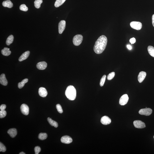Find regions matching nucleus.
<instances>
[{
	"label": "nucleus",
	"instance_id": "17",
	"mask_svg": "<svg viewBox=\"0 0 154 154\" xmlns=\"http://www.w3.org/2000/svg\"><path fill=\"white\" fill-rule=\"evenodd\" d=\"M30 53V51H29L25 52L20 57L19 59V61H22L23 60L26 59L29 56Z\"/></svg>",
	"mask_w": 154,
	"mask_h": 154
},
{
	"label": "nucleus",
	"instance_id": "23",
	"mask_svg": "<svg viewBox=\"0 0 154 154\" xmlns=\"http://www.w3.org/2000/svg\"><path fill=\"white\" fill-rule=\"evenodd\" d=\"M148 50L149 54L154 58V48L151 46H149L148 48Z\"/></svg>",
	"mask_w": 154,
	"mask_h": 154
},
{
	"label": "nucleus",
	"instance_id": "28",
	"mask_svg": "<svg viewBox=\"0 0 154 154\" xmlns=\"http://www.w3.org/2000/svg\"><path fill=\"white\" fill-rule=\"evenodd\" d=\"M115 73L114 72H112L108 75L107 77V79L108 80H111L113 79L115 77Z\"/></svg>",
	"mask_w": 154,
	"mask_h": 154
},
{
	"label": "nucleus",
	"instance_id": "33",
	"mask_svg": "<svg viewBox=\"0 0 154 154\" xmlns=\"http://www.w3.org/2000/svg\"><path fill=\"white\" fill-rule=\"evenodd\" d=\"M34 150L35 154H38L41 152V149L39 147L37 146L35 147Z\"/></svg>",
	"mask_w": 154,
	"mask_h": 154
},
{
	"label": "nucleus",
	"instance_id": "12",
	"mask_svg": "<svg viewBox=\"0 0 154 154\" xmlns=\"http://www.w3.org/2000/svg\"><path fill=\"white\" fill-rule=\"evenodd\" d=\"M38 92L40 96L42 97H45L48 95V92L46 89L43 87L39 88Z\"/></svg>",
	"mask_w": 154,
	"mask_h": 154
},
{
	"label": "nucleus",
	"instance_id": "38",
	"mask_svg": "<svg viewBox=\"0 0 154 154\" xmlns=\"http://www.w3.org/2000/svg\"><path fill=\"white\" fill-rule=\"evenodd\" d=\"M25 154V153H24V152H20V153H19V154Z\"/></svg>",
	"mask_w": 154,
	"mask_h": 154
},
{
	"label": "nucleus",
	"instance_id": "37",
	"mask_svg": "<svg viewBox=\"0 0 154 154\" xmlns=\"http://www.w3.org/2000/svg\"><path fill=\"white\" fill-rule=\"evenodd\" d=\"M127 48L129 50H131L132 49V47L130 45H128L127 46Z\"/></svg>",
	"mask_w": 154,
	"mask_h": 154
},
{
	"label": "nucleus",
	"instance_id": "26",
	"mask_svg": "<svg viewBox=\"0 0 154 154\" xmlns=\"http://www.w3.org/2000/svg\"><path fill=\"white\" fill-rule=\"evenodd\" d=\"M48 135L46 133H41L38 135V138L41 140H44L47 138Z\"/></svg>",
	"mask_w": 154,
	"mask_h": 154
},
{
	"label": "nucleus",
	"instance_id": "31",
	"mask_svg": "<svg viewBox=\"0 0 154 154\" xmlns=\"http://www.w3.org/2000/svg\"><path fill=\"white\" fill-rule=\"evenodd\" d=\"M6 151V148L5 145L0 142V152H4Z\"/></svg>",
	"mask_w": 154,
	"mask_h": 154
},
{
	"label": "nucleus",
	"instance_id": "10",
	"mask_svg": "<svg viewBox=\"0 0 154 154\" xmlns=\"http://www.w3.org/2000/svg\"><path fill=\"white\" fill-rule=\"evenodd\" d=\"M61 141L63 143L69 144L72 142L73 140L71 137L68 135H65L62 137Z\"/></svg>",
	"mask_w": 154,
	"mask_h": 154
},
{
	"label": "nucleus",
	"instance_id": "30",
	"mask_svg": "<svg viewBox=\"0 0 154 154\" xmlns=\"http://www.w3.org/2000/svg\"><path fill=\"white\" fill-rule=\"evenodd\" d=\"M6 112L5 110H1L0 111V118H2L5 117L6 115Z\"/></svg>",
	"mask_w": 154,
	"mask_h": 154
},
{
	"label": "nucleus",
	"instance_id": "4",
	"mask_svg": "<svg viewBox=\"0 0 154 154\" xmlns=\"http://www.w3.org/2000/svg\"><path fill=\"white\" fill-rule=\"evenodd\" d=\"M130 26L133 29L139 30L142 29V24L140 22L133 21L130 23Z\"/></svg>",
	"mask_w": 154,
	"mask_h": 154
},
{
	"label": "nucleus",
	"instance_id": "29",
	"mask_svg": "<svg viewBox=\"0 0 154 154\" xmlns=\"http://www.w3.org/2000/svg\"><path fill=\"white\" fill-rule=\"evenodd\" d=\"M19 9L21 10L25 11H27L28 10V8L24 4L21 5L20 6Z\"/></svg>",
	"mask_w": 154,
	"mask_h": 154
},
{
	"label": "nucleus",
	"instance_id": "21",
	"mask_svg": "<svg viewBox=\"0 0 154 154\" xmlns=\"http://www.w3.org/2000/svg\"><path fill=\"white\" fill-rule=\"evenodd\" d=\"M14 39V37L12 35H10L7 39L6 42V44L8 46H9L13 42Z\"/></svg>",
	"mask_w": 154,
	"mask_h": 154
},
{
	"label": "nucleus",
	"instance_id": "13",
	"mask_svg": "<svg viewBox=\"0 0 154 154\" xmlns=\"http://www.w3.org/2000/svg\"><path fill=\"white\" fill-rule=\"evenodd\" d=\"M47 66V64L45 61L40 62L37 65V67L38 69L40 70H44Z\"/></svg>",
	"mask_w": 154,
	"mask_h": 154
},
{
	"label": "nucleus",
	"instance_id": "35",
	"mask_svg": "<svg viewBox=\"0 0 154 154\" xmlns=\"http://www.w3.org/2000/svg\"><path fill=\"white\" fill-rule=\"evenodd\" d=\"M6 108V106L5 105H2L0 106V109L1 110H5Z\"/></svg>",
	"mask_w": 154,
	"mask_h": 154
},
{
	"label": "nucleus",
	"instance_id": "39",
	"mask_svg": "<svg viewBox=\"0 0 154 154\" xmlns=\"http://www.w3.org/2000/svg\"></svg>",
	"mask_w": 154,
	"mask_h": 154
},
{
	"label": "nucleus",
	"instance_id": "2",
	"mask_svg": "<svg viewBox=\"0 0 154 154\" xmlns=\"http://www.w3.org/2000/svg\"><path fill=\"white\" fill-rule=\"evenodd\" d=\"M65 95L69 100H75L76 96V91L74 87L72 85L68 87L65 92Z\"/></svg>",
	"mask_w": 154,
	"mask_h": 154
},
{
	"label": "nucleus",
	"instance_id": "24",
	"mask_svg": "<svg viewBox=\"0 0 154 154\" xmlns=\"http://www.w3.org/2000/svg\"><path fill=\"white\" fill-rule=\"evenodd\" d=\"M28 80L27 78H26L23 79L21 82H20L18 84V87L20 89L22 88L24 86V85L28 81Z\"/></svg>",
	"mask_w": 154,
	"mask_h": 154
},
{
	"label": "nucleus",
	"instance_id": "6",
	"mask_svg": "<svg viewBox=\"0 0 154 154\" xmlns=\"http://www.w3.org/2000/svg\"><path fill=\"white\" fill-rule=\"evenodd\" d=\"M128 100L129 97L128 95L125 94L123 95L120 97L119 100L120 104L122 106H124L126 105L128 103Z\"/></svg>",
	"mask_w": 154,
	"mask_h": 154
},
{
	"label": "nucleus",
	"instance_id": "15",
	"mask_svg": "<svg viewBox=\"0 0 154 154\" xmlns=\"http://www.w3.org/2000/svg\"><path fill=\"white\" fill-rule=\"evenodd\" d=\"M0 83L1 84L4 86H6L8 85V82L6 79L5 75L4 74H2L0 75Z\"/></svg>",
	"mask_w": 154,
	"mask_h": 154
},
{
	"label": "nucleus",
	"instance_id": "5",
	"mask_svg": "<svg viewBox=\"0 0 154 154\" xmlns=\"http://www.w3.org/2000/svg\"><path fill=\"white\" fill-rule=\"evenodd\" d=\"M152 112V110L151 109L146 108L140 109L139 112V113L141 115L148 116L151 114Z\"/></svg>",
	"mask_w": 154,
	"mask_h": 154
},
{
	"label": "nucleus",
	"instance_id": "9",
	"mask_svg": "<svg viewBox=\"0 0 154 154\" xmlns=\"http://www.w3.org/2000/svg\"><path fill=\"white\" fill-rule=\"evenodd\" d=\"M133 124L134 126L137 128H143L145 127V123L140 120H135Z\"/></svg>",
	"mask_w": 154,
	"mask_h": 154
},
{
	"label": "nucleus",
	"instance_id": "25",
	"mask_svg": "<svg viewBox=\"0 0 154 154\" xmlns=\"http://www.w3.org/2000/svg\"><path fill=\"white\" fill-rule=\"evenodd\" d=\"M42 2V0H36L34 2L35 7L38 9L40 7L41 5Z\"/></svg>",
	"mask_w": 154,
	"mask_h": 154
},
{
	"label": "nucleus",
	"instance_id": "16",
	"mask_svg": "<svg viewBox=\"0 0 154 154\" xmlns=\"http://www.w3.org/2000/svg\"><path fill=\"white\" fill-rule=\"evenodd\" d=\"M8 133L11 138H14L17 135V130L16 128H11L8 130Z\"/></svg>",
	"mask_w": 154,
	"mask_h": 154
},
{
	"label": "nucleus",
	"instance_id": "22",
	"mask_svg": "<svg viewBox=\"0 0 154 154\" xmlns=\"http://www.w3.org/2000/svg\"><path fill=\"white\" fill-rule=\"evenodd\" d=\"M66 0H56L55 4V6L56 8L59 7L64 3Z\"/></svg>",
	"mask_w": 154,
	"mask_h": 154
},
{
	"label": "nucleus",
	"instance_id": "11",
	"mask_svg": "<svg viewBox=\"0 0 154 154\" xmlns=\"http://www.w3.org/2000/svg\"><path fill=\"white\" fill-rule=\"evenodd\" d=\"M100 122L102 124L104 125L110 124L111 122V120L107 116H104L101 118Z\"/></svg>",
	"mask_w": 154,
	"mask_h": 154
},
{
	"label": "nucleus",
	"instance_id": "27",
	"mask_svg": "<svg viewBox=\"0 0 154 154\" xmlns=\"http://www.w3.org/2000/svg\"><path fill=\"white\" fill-rule=\"evenodd\" d=\"M106 75H104L103 77H102L101 80H100V85L101 87H103L104 85L105 80H106Z\"/></svg>",
	"mask_w": 154,
	"mask_h": 154
},
{
	"label": "nucleus",
	"instance_id": "20",
	"mask_svg": "<svg viewBox=\"0 0 154 154\" xmlns=\"http://www.w3.org/2000/svg\"><path fill=\"white\" fill-rule=\"evenodd\" d=\"M48 121L51 126H54L55 128H57L58 126V124L56 121H54L50 118H48Z\"/></svg>",
	"mask_w": 154,
	"mask_h": 154
},
{
	"label": "nucleus",
	"instance_id": "14",
	"mask_svg": "<svg viewBox=\"0 0 154 154\" xmlns=\"http://www.w3.org/2000/svg\"><path fill=\"white\" fill-rule=\"evenodd\" d=\"M146 73L144 71H141L139 73L138 76V80L139 82L141 83L146 77Z\"/></svg>",
	"mask_w": 154,
	"mask_h": 154
},
{
	"label": "nucleus",
	"instance_id": "7",
	"mask_svg": "<svg viewBox=\"0 0 154 154\" xmlns=\"http://www.w3.org/2000/svg\"><path fill=\"white\" fill-rule=\"evenodd\" d=\"M66 26V21L62 20L58 24V32L59 34H61L65 29Z\"/></svg>",
	"mask_w": 154,
	"mask_h": 154
},
{
	"label": "nucleus",
	"instance_id": "19",
	"mask_svg": "<svg viewBox=\"0 0 154 154\" xmlns=\"http://www.w3.org/2000/svg\"><path fill=\"white\" fill-rule=\"evenodd\" d=\"M1 53L2 54L5 56H8L11 54V51L10 50V48H5L1 50Z\"/></svg>",
	"mask_w": 154,
	"mask_h": 154
},
{
	"label": "nucleus",
	"instance_id": "3",
	"mask_svg": "<svg viewBox=\"0 0 154 154\" xmlns=\"http://www.w3.org/2000/svg\"><path fill=\"white\" fill-rule=\"evenodd\" d=\"M83 36L81 35H77L73 38V42L75 46H78L81 44L83 40Z\"/></svg>",
	"mask_w": 154,
	"mask_h": 154
},
{
	"label": "nucleus",
	"instance_id": "34",
	"mask_svg": "<svg viewBox=\"0 0 154 154\" xmlns=\"http://www.w3.org/2000/svg\"><path fill=\"white\" fill-rule=\"evenodd\" d=\"M136 41V40H135V38H132L130 40V42L131 44H133L135 43Z\"/></svg>",
	"mask_w": 154,
	"mask_h": 154
},
{
	"label": "nucleus",
	"instance_id": "32",
	"mask_svg": "<svg viewBox=\"0 0 154 154\" xmlns=\"http://www.w3.org/2000/svg\"><path fill=\"white\" fill-rule=\"evenodd\" d=\"M56 107L58 113H63V110L61 105L59 104L57 105L56 106Z\"/></svg>",
	"mask_w": 154,
	"mask_h": 154
},
{
	"label": "nucleus",
	"instance_id": "1",
	"mask_svg": "<svg viewBox=\"0 0 154 154\" xmlns=\"http://www.w3.org/2000/svg\"><path fill=\"white\" fill-rule=\"evenodd\" d=\"M107 39L104 35H102L98 38L95 42L94 50L97 54H101L106 48Z\"/></svg>",
	"mask_w": 154,
	"mask_h": 154
},
{
	"label": "nucleus",
	"instance_id": "8",
	"mask_svg": "<svg viewBox=\"0 0 154 154\" xmlns=\"http://www.w3.org/2000/svg\"><path fill=\"white\" fill-rule=\"evenodd\" d=\"M20 109L21 113L23 115H27L29 114V108L27 105L23 104L21 105Z\"/></svg>",
	"mask_w": 154,
	"mask_h": 154
},
{
	"label": "nucleus",
	"instance_id": "18",
	"mask_svg": "<svg viewBox=\"0 0 154 154\" xmlns=\"http://www.w3.org/2000/svg\"><path fill=\"white\" fill-rule=\"evenodd\" d=\"M2 5L5 7L11 8L13 7V5L12 2L9 0L5 1L2 3Z\"/></svg>",
	"mask_w": 154,
	"mask_h": 154
},
{
	"label": "nucleus",
	"instance_id": "36",
	"mask_svg": "<svg viewBox=\"0 0 154 154\" xmlns=\"http://www.w3.org/2000/svg\"><path fill=\"white\" fill-rule=\"evenodd\" d=\"M152 23L154 27V14L152 15Z\"/></svg>",
	"mask_w": 154,
	"mask_h": 154
}]
</instances>
